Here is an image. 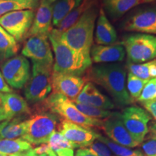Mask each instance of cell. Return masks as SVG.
<instances>
[{"instance_id":"cell-4","label":"cell","mask_w":156,"mask_h":156,"mask_svg":"<svg viewBox=\"0 0 156 156\" xmlns=\"http://www.w3.org/2000/svg\"><path fill=\"white\" fill-rule=\"evenodd\" d=\"M41 108L61 116L63 119L87 128L102 127L103 119H93L84 115L69 98L60 93L52 92L45 100Z\"/></svg>"},{"instance_id":"cell-29","label":"cell","mask_w":156,"mask_h":156,"mask_svg":"<svg viewBox=\"0 0 156 156\" xmlns=\"http://www.w3.org/2000/svg\"><path fill=\"white\" fill-rule=\"evenodd\" d=\"M39 0H0V17L12 11L34 9Z\"/></svg>"},{"instance_id":"cell-24","label":"cell","mask_w":156,"mask_h":156,"mask_svg":"<svg viewBox=\"0 0 156 156\" xmlns=\"http://www.w3.org/2000/svg\"><path fill=\"white\" fill-rule=\"evenodd\" d=\"M96 4H98L97 0H83L77 7H76L67 16L62 20V22L56 28H54L56 29L59 34H62L67 29L71 28L87 9Z\"/></svg>"},{"instance_id":"cell-14","label":"cell","mask_w":156,"mask_h":156,"mask_svg":"<svg viewBox=\"0 0 156 156\" xmlns=\"http://www.w3.org/2000/svg\"><path fill=\"white\" fill-rule=\"evenodd\" d=\"M101 130L104 132L108 139L119 145L129 148L136 147L140 145L124 126L119 112H113L110 116L105 119Z\"/></svg>"},{"instance_id":"cell-3","label":"cell","mask_w":156,"mask_h":156,"mask_svg":"<svg viewBox=\"0 0 156 156\" xmlns=\"http://www.w3.org/2000/svg\"><path fill=\"white\" fill-rule=\"evenodd\" d=\"M48 40L54 54V72L82 77L92 66L90 58L77 53L62 41L56 29L53 28L48 35Z\"/></svg>"},{"instance_id":"cell-44","label":"cell","mask_w":156,"mask_h":156,"mask_svg":"<svg viewBox=\"0 0 156 156\" xmlns=\"http://www.w3.org/2000/svg\"><path fill=\"white\" fill-rule=\"evenodd\" d=\"M134 156H145V154L143 153V152H141V153H139V154H137V155H134Z\"/></svg>"},{"instance_id":"cell-35","label":"cell","mask_w":156,"mask_h":156,"mask_svg":"<svg viewBox=\"0 0 156 156\" xmlns=\"http://www.w3.org/2000/svg\"><path fill=\"white\" fill-rule=\"evenodd\" d=\"M140 145L145 156H156V140L149 134Z\"/></svg>"},{"instance_id":"cell-2","label":"cell","mask_w":156,"mask_h":156,"mask_svg":"<svg viewBox=\"0 0 156 156\" xmlns=\"http://www.w3.org/2000/svg\"><path fill=\"white\" fill-rule=\"evenodd\" d=\"M99 9L98 4L93 5L82 15L71 28L60 34V39L64 44L86 58H90V50L94 40L95 22Z\"/></svg>"},{"instance_id":"cell-19","label":"cell","mask_w":156,"mask_h":156,"mask_svg":"<svg viewBox=\"0 0 156 156\" xmlns=\"http://www.w3.org/2000/svg\"><path fill=\"white\" fill-rule=\"evenodd\" d=\"M72 101L90 105L104 110L109 111L115 108L114 102L108 97L100 92L91 82H87L77 98Z\"/></svg>"},{"instance_id":"cell-22","label":"cell","mask_w":156,"mask_h":156,"mask_svg":"<svg viewBox=\"0 0 156 156\" xmlns=\"http://www.w3.org/2000/svg\"><path fill=\"white\" fill-rule=\"evenodd\" d=\"M33 150V145L21 138L0 139V153L7 156H28Z\"/></svg>"},{"instance_id":"cell-27","label":"cell","mask_w":156,"mask_h":156,"mask_svg":"<svg viewBox=\"0 0 156 156\" xmlns=\"http://www.w3.org/2000/svg\"><path fill=\"white\" fill-rule=\"evenodd\" d=\"M51 150L56 156H74L75 147L59 132L55 131L48 142Z\"/></svg>"},{"instance_id":"cell-38","label":"cell","mask_w":156,"mask_h":156,"mask_svg":"<svg viewBox=\"0 0 156 156\" xmlns=\"http://www.w3.org/2000/svg\"><path fill=\"white\" fill-rule=\"evenodd\" d=\"M51 151V148L48 144H42L36 148H34V153L37 155H43V154H47Z\"/></svg>"},{"instance_id":"cell-45","label":"cell","mask_w":156,"mask_h":156,"mask_svg":"<svg viewBox=\"0 0 156 156\" xmlns=\"http://www.w3.org/2000/svg\"><path fill=\"white\" fill-rule=\"evenodd\" d=\"M47 1L51 4H53L54 2H55L58 1V0H47Z\"/></svg>"},{"instance_id":"cell-37","label":"cell","mask_w":156,"mask_h":156,"mask_svg":"<svg viewBox=\"0 0 156 156\" xmlns=\"http://www.w3.org/2000/svg\"><path fill=\"white\" fill-rule=\"evenodd\" d=\"M12 92V89L9 86L8 84L5 81L2 74L0 73V93H8Z\"/></svg>"},{"instance_id":"cell-10","label":"cell","mask_w":156,"mask_h":156,"mask_svg":"<svg viewBox=\"0 0 156 156\" xmlns=\"http://www.w3.org/2000/svg\"><path fill=\"white\" fill-rule=\"evenodd\" d=\"M34 16L35 12L33 9L10 12L0 17V26L17 41H22L30 30Z\"/></svg>"},{"instance_id":"cell-48","label":"cell","mask_w":156,"mask_h":156,"mask_svg":"<svg viewBox=\"0 0 156 156\" xmlns=\"http://www.w3.org/2000/svg\"><path fill=\"white\" fill-rule=\"evenodd\" d=\"M0 156H7V155H4V154H1V153H0Z\"/></svg>"},{"instance_id":"cell-8","label":"cell","mask_w":156,"mask_h":156,"mask_svg":"<svg viewBox=\"0 0 156 156\" xmlns=\"http://www.w3.org/2000/svg\"><path fill=\"white\" fill-rule=\"evenodd\" d=\"M122 120L129 133L136 142L141 144L148 134V124L152 119L151 114L139 106L126 107L121 113Z\"/></svg>"},{"instance_id":"cell-6","label":"cell","mask_w":156,"mask_h":156,"mask_svg":"<svg viewBox=\"0 0 156 156\" xmlns=\"http://www.w3.org/2000/svg\"><path fill=\"white\" fill-rule=\"evenodd\" d=\"M32 73L25 84L24 95L28 102L35 104L43 102L51 93L53 67L32 62Z\"/></svg>"},{"instance_id":"cell-1","label":"cell","mask_w":156,"mask_h":156,"mask_svg":"<svg viewBox=\"0 0 156 156\" xmlns=\"http://www.w3.org/2000/svg\"><path fill=\"white\" fill-rule=\"evenodd\" d=\"M86 73L87 80L102 87L117 106H126L134 102L126 90V72L122 64H95L91 66Z\"/></svg>"},{"instance_id":"cell-28","label":"cell","mask_w":156,"mask_h":156,"mask_svg":"<svg viewBox=\"0 0 156 156\" xmlns=\"http://www.w3.org/2000/svg\"><path fill=\"white\" fill-rule=\"evenodd\" d=\"M126 67L129 73L142 80H151L156 77V58L140 64L127 62Z\"/></svg>"},{"instance_id":"cell-31","label":"cell","mask_w":156,"mask_h":156,"mask_svg":"<svg viewBox=\"0 0 156 156\" xmlns=\"http://www.w3.org/2000/svg\"><path fill=\"white\" fill-rule=\"evenodd\" d=\"M98 140L103 142L105 145L108 146V147L115 156H134L142 152L140 150H132L129 147H125V146L119 145L108 139V137H106L101 134L98 137Z\"/></svg>"},{"instance_id":"cell-26","label":"cell","mask_w":156,"mask_h":156,"mask_svg":"<svg viewBox=\"0 0 156 156\" xmlns=\"http://www.w3.org/2000/svg\"><path fill=\"white\" fill-rule=\"evenodd\" d=\"M19 48L17 41L0 26V61L4 62L15 56Z\"/></svg>"},{"instance_id":"cell-17","label":"cell","mask_w":156,"mask_h":156,"mask_svg":"<svg viewBox=\"0 0 156 156\" xmlns=\"http://www.w3.org/2000/svg\"><path fill=\"white\" fill-rule=\"evenodd\" d=\"M51 4L47 0H41L34 21L25 38L33 36H46L53 30Z\"/></svg>"},{"instance_id":"cell-20","label":"cell","mask_w":156,"mask_h":156,"mask_svg":"<svg viewBox=\"0 0 156 156\" xmlns=\"http://www.w3.org/2000/svg\"><path fill=\"white\" fill-rule=\"evenodd\" d=\"M95 30V41L98 45H112L116 44L118 39L116 29L101 7L99 9Z\"/></svg>"},{"instance_id":"cell-34","label":"cell","mask_w":156,"mask_h":156,"mask_svg":"<svg viewBox=\"0 0 156 156\" xmlns=\"http://www.w3.org/2000/svg\"><path fill=\"white\" fill-rule=\"evenodd\" d=\"M87 148L98 156H115L108 146L105 145L99 140H95L94 142Z\"/></svg>"},{"instance_id":"cell-42","label":"cell","mask_w":156,"mask_h":156,"mask_svg":"<svg viewBox=\"0 0 156 156\" xmlns=\"http://www.w3.org/2000/svg\"><path fill=\"white\" fill-rule=\"evenodd\" d=\"M46 155H47L48 156H56V155H55V153H54V152L51 151H51H50L49 152H48V153L47 154H46Z\"/></svg>"},{"instance_id":"cell-25","label":"cell","mask_w":156,"mask_h":156,"mask_svg":"<svg viewBox=\"0 0 156 156\" xmlns=\"http://www.w3.org/2000/svg\"><path fill=\"white\" fill-rule=\"evenodd\" d=\"M82 1L83 0H58L51 4L53 27L56 28Z\"/></svg>"},{"instance_id":"cell-18","label":"cell","mask_w":156,"mask_h":156,"mask_svg":"<svg viewBox=\"0 0 156 156\" xmlns=\"http://www.w3.org/2000/svg\"><path fill=\"white\" fill-rule=\"evenodd\" d=\"M126 51L121 43L112 45H93L90 50L92 62L98 64L116 63L123 61Z\"/></svg>"},{"instance_id":"cell-39","label":"cell","mask_w":156,"mask_h":156,"mask_svg":"<svg viewBox=\"0 0 156 156\" xmlns=\"http://www.w3.org/2000/svg\"><path fill=\"white\" fill-rule=\"evenodd\" d=\"M75 156H98L91 152L88 148L83 147V148H79L77 151H76Z\"/></svg>"},{"instance_id":"cell-16","label":"cell","mask_w":156,"mask_h":156,"mask_svg":"<svg viewBox=\"0 0 156 156\" xmlns=\"http://www.w3.org/2000/svg\"><path fill=\"white\" fill-rule=\"evenodd\" d=\"M31 114L28 102L15 93H2L0 116L5 121H10L20 116H25Z\"/></svg>"},{"instance_id":"cell-21","label":"cell","mask_w":156,"mask_h":156,"mask_svg":"<svg viewBox=\"0 0 156 156\" xmlns=\"http://www.w3.org/2000/svg\"><path fill=\"white\" fill-rule=\"evenodd\" d=\"M155 2L156 0H101L105 13L114 20L121 18L138 6Z\"/></svg>"},{"instance_id":"cell-7","label":"cell","mask_w":156,"mask_h":156,"mask_svg":"<svg viewBox=\"0 0 156 156\" xmlns=\"http://www.w3.org/2000/svg\"><path fill=\"white\" fill-rule=\"evenodd\" d=\"M121 44L125 49L128 62L140 64L156 58V36L154 35H129Z\"/></svg>"},{"instance_id":"cell-46","label":"cell","mask_w":156,"mask_h":156,"mask_svg":"<svg viewBox=\"0 0 156 156\" xmlns=\"http://www.w3.org/2000/svg\"><path fill=\"white\" fill-rule=\"evenodd\" d=\"M1 96H2V93H0V107H1Z\"/></svg>"},{"instance_id":"cell-40","label":"cell","mask_w":156,"mask_h":156,"mask_svg":"<svg viewBox=\"0 0 156 156\" xmlns=\"http://www.w3.org/2000/svg\"><path fill=\"white\" fill-rule=\"evenodd\" d=\"M148 129H149L150 136L153 137L154 139L156 140V122L155 121H151L148 124Z\"/></svg>"},{"instance_id":"cell-30","label":"cell","mask_w":156,"mask_h":156,"mask_svg":"<svg viewBox=\"0 0 156 156\" xmlns=\"http://www.w3.org/2000/svg\"><path fill=\"white\" fill-rule=\"evenodd\" d=\"M149 80H142L133 74L128 73L126 79V90L133 101H136L141 94L145 85Z\"/></svg>"},{"instance_id":"cell-5","label":"cell","mask_w":156,"mask_h":156,"mask_svg":"<svg viewBox=\"0 0 156 156\" xmlns=\"http://www.w3.org/2000/svg\"><path fill=\"white\" fill-rule=\"evenodd\" d=\"M59 117L55 114L38 108L36 112L27 119V132L22 139L32 145L47 144L51 135L56 131Z\"/></svg>"},{"instance_id":"cell-33","label":"cell","mask_w":156,"mask_h":156,"mask_svg":"<svg viewBox=\"0 0 156 156\" xmlns=\"http://www.w3.org/2000/svg\"><path fill=\"white\" fill-rule=\"evenodd\" d=\"M154 99H156V77L147 82L136 101L143 103Z\"/></svg>"},{"instance_id":"cell-13","label":"cell","mask_w":156,"mask_h":156,"mask_svg":"<svg viewBox=\"0 0 156 156\" xmlns=\"http://www.w3.org/2000/svg\"><path fill=\"white\" fill-rule=\"evenodd\" d=\"M57 129L75 148L87 147L101 134L92 128L85 127L64 119L58 123Z\"/></svg>"},{"instance_id":"cell-36","label":"cell","mask_w":156,"mask_h":156,"mask_svg":"<svg viewBox=\"0 0 156 156\" xmlns=\"http://www.w3.org/2000/svg\"><path fill=\"white\" fill-rule=\"evenodd\" d=\"M144 108L150 114L152 115L154 119H156V99L141 103Z\"/></svg>"},{"instance_id":"cell-12","label":"cell","mask_w":156,"mask_h":156,"mask_svg":"<svg viewBox=\"0 0 156 156\" xmlns=\"http://www.w3.org/2000/svg\"><path fill=\"white\" fill-rule=\"evenodd\" d=\"M122 28L129 32L156 36V7H146L133 12Z\"/></svg>"},{"instance_id":"cell-47","label":"cell","mask_w":156,"mask_h":156,"mask_svg":"<svg viewBox=\"0 0 156 156\" xmlns=\"http://www.w3.org/2000/svg\"><path fill=\"white\" fill-rule=\"evenodd\" d=\"M38 156H48V155H46V154H43V155H38Z\"/></svg>"},{"instance_id":"cell-11","label":"cell","mask_w":156,"mask_h":156,"mask_svg":"<svg viewBox=\"0 0 156 156\" xmlns=\"http://www.w3.org/2000/svg\"><path fill=\"white\" fill-rule=\"evenodd\" d=\"M22 55L30 58L32 62L53 67L54 55L48 36L28 37L22 49Z\"/></svg>"},{"instance_id":"cell-23","label":"cell","mask_w":156,"mask_h":156,"mask_svg":"<svg viewBox=\"0 0 156 156\" xmlns=\"http://www.w3.org/2000/svg\"><path fill=\"white\" fill-rule=\"evenodd\" d=\"M24 118L20 116L8 121L0 130V139H22L28 127L27 120H24Z\"/></svg>"},{"instance_id":"cell-32","label":"cell","mask_w":156,"mask_h":156,"mask_svg":"<svg viewBox=\"0 0 156 156\" xmlns=\"http://www.w3.org/2000/svg\"><path fill=\"white\" fill-rule=\"evenodd\" d=\"M77 108L81 113H83L85 116L90 117L93 119H103L108 118L112 114V112L108 110H104L97 107L90 106V105L83 104V103H79L73 102Z\"/></svg>"},{"instance_id":"cell-43","label":"cell","mask_w":156,"mask_h":156,"mask_svg":"<svg viewBox=\"0 0 156 156\" xmlns=\"http://www.w3.org/2000/svg\"><path fill=\"white\" fill-rule=\"evenodd\" d=\"M28 156H38V155H37L36 154L34 153V150H33V151H31L30 152V153L28 154Z\"/></svg>"},{"instance_id":"cell-15","label":"cell","mask_w":156,"mask_h":156,"mask_svg":"<svg viewBox=\"0 0 156 156\" xmlns=\"http://www.w3.org/2000/svg\"><path fill=\"white\" fill-rule=\"evenodd\" d=\"M87 82L85 77L54 72L51 74L52 90L74 101Z\"/></svg>"},{"instance_id":"cell-41","label":"cell","mask_w":156,"mask_h":156,"mask_svg":"<svg viewBox=\"0 0 156 156\" xmlns=\"http://www.w3.org/2000/svg\"><path fill=\"white\" fill-rule=\"evenodd\" d=\"M7 122H8V121H5V120L3 119L2 116H0V130H1L3 126L5 125L6 123H7Z\"/></svg>"},{"instance_id":"cell-9","label":"cell","mask_w":156,"mask_h":156,"mask_svg":"<svg viewBox=\"0 0 156 156\" xmlns=\"http://www.w3.org/2000/svg\"><path fill=\"white\" fill-rule=\"evenodd\" d=\"M2 74L9 86L21 89L30 77V66L28 58L23 55L5 60L1 65Z\"/></svg>"}]
</instances>
